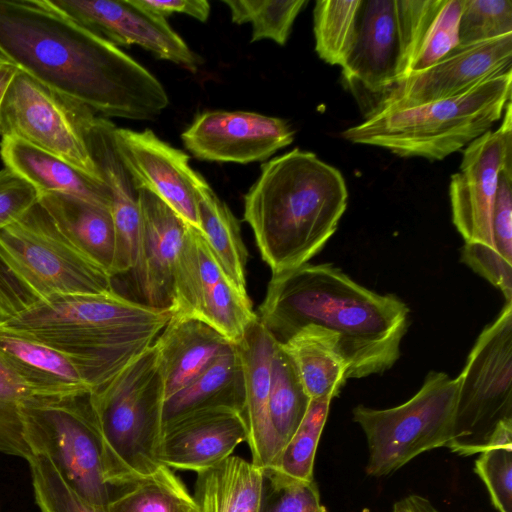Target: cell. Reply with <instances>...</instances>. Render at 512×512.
Segmentation results:
<instances>
[{
	"instance_id": "7c38bea8",
	"label": "cell",
	"mask_w": 512,
	"mask_h": 512,
	"mask_svg": "<svg viewBox=\"0 0 512 512\" xmlns=\"http://www.w3.org/2000/svg\"><path fill=\"white\" fill-rule=\"evenodd\" d=\"M95 115L18 70L3 102L1 136L58 156L103 182L86 142L88 124Z\"/></svg>"
},
{
	"instance_id": "f546056e",
	"label": "cell",
	"mask_w": 512,
	"mask_h": 512,
	"mask_svg": "<svg viewBox=\"0 0 512 512\" xmlns=\"http://www.w3.org/2000/svg\"><path fill=\"white\" fill-rule=\"evenodd\" d=\"M310 402L292 360L277 343L271 360L269 390V415L277 458L301 424Z\"/></svg>"
},
{
	"instance_id": "d4e9b609",
	"label": "cell",
	"mask_w": 512,
	"mask_h": 512,
	"mask_svg": "<svg viewBox=\"0 0 512 512\" xmlns=\"http://www.w3.org/2000/svg\"><path fill=\"white\" fill-rule=\"evenodd\" d=\"M38 202L75 248L115 277V229L108 207L62 194H41Z\"/></svg>"
},
{
	"instance_id": "836d02e7",
	"label": "cell",
	"mask_w": 512,
	"mask_h": 512,
	"mask_svg": "<svg viewBox=\"0 0 512 512\" xmlns=\"http://www.w3.org/2000/svg\"><path fill=\"white\" fill-rule=\"evenodd\" d=\"M235 24L250 23L251 42L264 39L285 45L293 23L307 0H222Z\"/></svg>"
},
{
	"instance_id": "f1b7e54d",
	"label": "cell",
	"mask_w": 512,
	"mask_h": 512,
	"mask_svg": "<svg viewBox=\"0 0 512 512\" xmlns=\"http://www.w3.org/2000/svg\"><path fill=\"white\" fill-rule=\"evenodd\" d=\"M198 215L201 233L217 263L234 287L248 296V251L241 236L240 223L206 180L198 187Z\"/></svg>"
},
{
	"instance_id": "8fae6325",
	"label": "cell",
	"mask_w": 512,
	"mask_h": 512,
	"mask_svg": "<svg viewBox=\"0 0 512 512\" xmlns=\"http://www.w3.org/2000/svg\"><path fill=\"white\" fill-rule=\"evenodd\" d=\"M442 0H361L352 49L342 74L371 94L406 78Z\"/></svg>"
},
{
	"instance_id": "b9f144b4",
	"label": "cell",
	"mask_w": 512,
	"mask_h": 512,
	"mask_svg": "<svg viewBox=\"0 0 512 512\" xmlns=\"http://www.w3.org/2000/svg\"><path fill=\"white\" fill-rule=\"evenodd\" d=\"M38 200L32 185L6 167L0 170V230L18 221Z\"/></svg>"
},
{
	"instance_id": "30bf717a",
	"label": "cell",
	"mask_w": 512,
	"mask_h": 512,
	"mask_svg": "<svg viewBox=\"0 0 512 512\" xmlns=\"http://www.w3.org/2000/svg\"><path fill=\"white\" fill-rule=\"evenodd\" d=\"M457 380L454 433L447 448L471 456L501 422L512 420V302L480 333Z\"/></svg>"
},
{
	"instance_id": "5bb4252c",
	"label": "cell",
	"mask_w": 512,
	"mask_h": 512,
	"mask_svg": "<svg viewBox=\"0 0 512 512\" xmlns=\"http://www.w3.org/2000/svg\"><path fill=\"white\" fill-rule=\"evenodd\" d=\"M512 104L509 101L497 130L469 143L460 171L451 176L449 194L453 224L465 243L493 249L492 212L500 173L512 167Z\"/></svg>"
},
{
	"instance_id": "52a82bcc",
	"label": "cell",
	"mask_w": 512,
	"mask_h": 512,
	"mask_svg": "<svg viewBox=\"0 0 512 512\" xmlns=\"http://www.w3.org/2000/svg\"><path fill=\"white\" fill-rule=\"evenodd\" d=\"M104 456L105 478L116 492L162 464L165 391L153 346L91 392Z\"/></svg>"
},
{
	"instance_id": "ffe728a7",
	"label": "cell",
	"mask_w": 512,
	"mask_h": 512,
	"mask_svg": "<svg viewBox=\"0 0 512 512\" xmlns=\"http://www.w3.org/2000/svg\"><path fill=\"white\" fill-rule=\"evenodd\" d=\"M247 438L241 412L230 408L198 411L164 427L159 461L170 469L197 473L231 456Z\"/></svg>"
},
{
	"instance_id": "ba28073f",
	"label": "cell",
	"mask_w": 512,
	"mask_h": 512,
	"mask_svg": "<svg viewBox=\"0 0 512 512\" xmlns=\"http://www.w3.org/2000/svg\"><path fill=\"white\" fill-rule=\"evenodd\" d=\"M91 392L29 397L20 406L23 436L32 455L47 456L83 497L108 505L116 490L105 478Z\"/></svg>"
},
{
	"instance_id": "277c9868",
	"label": "cell",
	"mask_w": 512,
	"mask_h": 512,
	"mask_svg": "<svg viewBox=\"0 0 512 512\" xmlns=\"http://www.w3.org/2000/svg\"><path fill=\"white\" fill-rule=\"evenodd\" d=\"M173 314L115 291L56 297L2 324L68 355L94 391L151 347Z\"/></svg>"
},
{
	"instance_id": "ab89813d",
	"label": "cell",
	"mask_w": 512,
	"mask_h": 512,
	"mask_svg": "<svg viewBox=\"0 0 512 512\" xmlns=\"http://www.w3.org/2000/svg\"><path fill=\"white\" fill-rule=\"evenodd\" d=\"M265 473V486L260 512H328L320 501L315 481H287L270 471Z\"/></svg>"
},
{
	"instance_id": "3957f363",
	"label": "cell",
	"mask_w": 512,
	"mask_h": 512,
	"mask_svg": "<svg viewBox=\"0 0 512 512\" xmlns=\"http://www.w3.org/2000/svg\"><path fill=\"white\" fill-rule=\"evenodd\" d=\"M348 191L341 172L295 148L261 166L244 197L243 220L272 274L317 255L335 233Z\"/></svg>"
},
{
	"instance_id": "e575fe53",
	"label": "cell",
	"mask_w": 512,
	"mask_h": 512,
	"mask_svg": "<svg viewBox=\"0 0 512 512\" xmlns=\"http://www.w3.org/2000/svg\"><path fill=\"white\" fill-rule=\"evenodd\" d=\"M475 461L498 512H512V420L501 422Z\"/></svg>"
},
{
	"instance_id": "44dd1931",
	"label": "cell",
	"mask_w": 512,
	"mask_h": 512,
	"mask_svg": "<svg viewBox=\"0 0 512 512\" xmlns=\"http://www.w3.org/2000/svg\"><path fill=\"white\" fill-rule=\"evenodd\" d=\"M277 342L257 319L235 344L245 383L244 418L251 463L264 471L277 459L276 441L269 415L271 360Z\"/></svg>"
},
{
	"instance_id": "4fadbf2b",
	"label": "cell",
	"mask_w": 512,
	"mask_h": 512,
	"mask_svg": "<svg viewBox=\"0 0 512 512\" xmlns=\"http://www.w3.org/2000/svg\"><path fill=\"white\" fill-rule=\"evenodd\" d=\"M173 313L201 320L237 344L258 319L249 296L223 272L198 229L189 226L174 270Z\"/></svg>"
},
{
	"instance_id": "2e32d148",
	"label": "cell",
	"mask_w": 512,
	"mask_h": 512,
	"mask_svg": "<svg viewBox=\"0 0 512 512\" xmlns=\"http://www.w3.org/2000/svg\"><path fill=\"white\" fill-rule=\"evenodd\" d=\"M49 6L84 29L119 46L138 45L157 58L173 62L191 72L199 57L170 27L166 18L154 14L134 0H46Z\"/></svg>"
},
{
	"instance_id": "4316f807",
	"label": "cell",
	"mask_w": 512,
	"mask_h": 512,
	"mask_svg": "<svg viewBox=\"0 0 512 512\" xmlns=\"http://www.w3.org/2000/svg\"><path fill=\"white\" fill-rule=\"evenodd\" d=\"M193 497L199 512H260L264 470L239 456L196 473Z\"/></svg>"
},
{
	"instance_id": "74e56055",
	"label": "cell",
	"mask_w": 512,
	"mask_h": 512,
	"mask_svg": "<svg viewBox=\"0 0 512 512\" xmlns=\"http://www.w3.org/2000/svg\"><path fill=\"white\" fill-rule=\"evenodd\" d=\"M461 11L462 0H442L411 62L408 76L436 64L459 45Z\"/></svg>"
},
{
	"instance_id": "f35d334b",
	"label": "cell",
	"mask_w": 512,
	"mask_h": 512,
	"mask_svg": "<svg viewBox=\"0 0 512 512\" xmlns=\"http://www.w3.org/2000/svg\"><path fill=\"white\" fill-rule=\"evenodd\" d=\"M512 33L511 0H462L459 45H472Z\"/></svg>"
},
{
	"instance_id": "484cf974",
	"label": "cell",
	"mask_w": 512,
	"mask_h": 512,
	"mask_svg": "<svg viewBox=\"0 0 512 512\" xmlns=\"http://www.w3.org/2000/svg\"><path fill=\"white\" fill-rule=\"evenodd\" d=\"M245 383L236 345H230L214 362L183 389L168 397L163 405V429L189 414L230 408L243 414Z\"/></svg>"
},
{
	"instance_id": "1f68e13d",
	"label": "cell",
	"mask_w": 512,
	"mask_h": 512,
	"mask_svg": "<svg viewBox=\"0 0 512 512\" xmlns=\"http://www.w3.org/2000/svg\"><path fill=\"white\" fill-rule=\"evenodd\" d=\"M331 400L327 397L311 400L296 432L281 450L274 465L265 471H270L287 481H314L315 454Z\"/></svg>"
},
{
	"instance_id": "d6986e66",
	"label": "cell",
	"mask_w": 512,
	"mask_h": 512,
	"mask_svg": "<svg viewBox=\"0 0 512 512\" xmlns=\"http://www.w3.org/2000/svg\"><path fill=\"white\" fill-rule=\"evenodd\" d=\"M138 192L141 239L131 272L142 303L173 311L175 264L190 225L148 190Z\"/></svg>"
},
{
	"instance_id": "5b68a950",
	"label": "cell",
	"mask_w": 512,
	"mask_h": 512,
	"mask_svg": "<svg viewBox=\"0 0 512 512\" xmlns=\"http://www.w3.org/2000/svg\"><path fill=\"white\" fill-rule=\"evenodd\" d=\"M112 279L68 241L39 202L0 230V323L56 297L113 293Z\"/></svg>"
},
{
	"instance_id": "9c48e42d",
	"label": "cell",
	"mask_w": 512,
	"mask_h": 512,
	"mask_svg": "<svg viewBox=\"0 0 512 512\" xmlns=\"http://www.w3.org/2000/svg\"><path fill=\"white\" fill-rule=\"evenodd\" d=\"M458 380L430 371L408 401L396 407L373 409L362 404L352 410L368 445L366 473H394L419 454L447 447L453 438Z\"/></svg>"
},
{
	"instance_id": "d6a6232c",
	"label": "cell",
	"mask_w": 512,
	"mask_h": 512,
	"mask_svg": "<svg viewBox=\"0 0 512 512\" xmlns=\"http://www.w3.org/2000/svg\"><path fill=\"white\" fill-rule=\"evenodd\" d=\"M361 0H319L314 17L315 50L330 65L343 66L354 43Z\"/></svg>"
},
{
	"instance_id": "cb8c5ba5",
	"label": "cell",
	"mask_w": 512,
	"mask_h": 512,
	"mask_svg": "<svg viewBox=\"0 0 512 512\" xmlns=\"http://www.w3.org/2000/svg\"><path fill=\"white\" fill-rule=\"evenodd\" d=\"M0 156L10 169L41 194H62L110 209L104 183L74 165L23 141L2 137Z\"/></svg>"
},
{
	"instance_id": "bcb514c9",
	"label": "cell",
	"mask_w": 512,
	"mask_h": 512,
	"mask_svg": "<svg viewBox=\"0 0 512 512\" xmlns=\"http://www.w3.org/2000/svg\"><path fill=\"white\" fill-rule=\"evenodd\" d=\"M18 68L12 63L0 64V136H1V112L6 93L12 83Z\"/></svg>"
},
{
	"instance_id": "ee69618b",
	"label": "cell",
	"mask_w": 512,
	"mask_h": 512,
	"mask_svg": "<svg viewBox=\"0 0 512 512\" xmlns=\"http://www.w3.org/2000/svg\"><path fill=\"white\" fill-rule=\"evenodd\" d=\"M140 7L164 18L173 13H182L205 22L210 14V4L206 0H134Z\"/></svg>"
},
{
	"instance_id": "7a4b0ae2",
	"label": "cell",
	"mask_w": 512,
	"mask_h": 512,
	"mask_svg": "<svg viewBox=\"0 0 512 512\" xmlns=\"http://www.w3.org/2000/svg\"><path fill=\"white\" fill-rule=\"evenodd\" d=\"M256 314L278 344L309 325L337 335L347 379L389 370L409 326L401 299L369 290L331 264L305 263L272 274Z\"/></svg>"
},
{
	"instance_id": "ac0fdd59",
	"label": "cell",
	"mask_w": 512,
	"mask_h": 512,
	"mask_svg": "<svg viewBox=\"0 0 512 512\" xmlns=\"http://www.w3.org/2000/svg\"><path fill=\"white\" fill-rule=\"evenodd\" d=\"M294 134L281 118L249 111H208L194 119L181 139L198 159L247 164L287 147Z\"/></svg>"
},
{
	"instance_id": "7bdbcfd3",
	"label": "cell",
	"mask_w": 512,
	"mask_h": 512,
	"mask_svg": "<svg viewBox=\"0 0 512 512\" xmlns=\"http://www.w3.org/2000/svg\"><path fill=\"white\" fill-rule=\"evenodd\" d=\"M492 234L495 250L512 262V167L499 176L492 212Z\"/></svg>"
},
{
	"instance_id": "4dcf8cb0",
	"label": "cell",
	"mask_w": 512,
	"mask_h": 512,
	"mask_svg": "<svg viewBox=\"0 0 512 512\" xmlns=\"http://www.w3.org/2000/svg\"><path fill=\"white\" fill-rule=\"evenodd\" d=\"M108 507L111 512H199L193 495L165 465L150 476L119 489Z\"/></svg>"
},
{
	"instance_id": "6da1fadb",
	"label": "cell",
	"mask_w": 512,
	"mask_h": 512,
	"mask_svg": "<svg viewBox=\"0 0 512 512\" xmlns=\"http://www.w3.org/2000/svg\"><path fill=\"white\" fill-rule=\"evenodd\" d=\"M0 51L36 81L105 117L153 120L169 104L146 68L46 0H0Z\"/></svg>"
},
{
	"instance_id": "f6af8a7d",
	"label": "cell",
	"mask_w": 512,
	"mask_h": 512,
	"mask_svg": "<svg viewBox=\"0 0 512 512\" xmlns=\"http://www.w3.org/2000/svg\"><path fill=\"white\" fill-rule=\"evenodd\" d=\"M392 512H439L432 503L420 496L409 495L395 502Z\"/></svg>"
},
{
	"instance_id": "60d3db41",
	"label": "cell",
	"mask_w": 512,
	"mask_h": 512,
	"mask_svg": "<svg viewBox=\"0 0 512 512\" xmlns=\"http://www.w3.org/2000/svg\"><path fill=\"white\" fill-rule=\"evenodd\" d=\"M461 260L503 293L512 302V262L495 249L481 243H465Z\"/></svg>"
},
{
	"instance_id": "8d00e7d4",
	"label": "cell",
	"mask_w": 512,
	"mask_h": 512,
	"mask_svg": "<svg viewBox=\"0 0 512 512\" xmlns=\"http://www.w3.org/2000/svg\"><path fill=\"white\" fill-rule=\"evenodd\" d=\"M33 395L0 360V452L26 461L32 452L23 436L20 406Z\"/></svg>"
},
{
	"instance_id": "603a6c76",
	"label": "cell",
	"mask_w": 512,
	"mask_h": 512,
	"mask_svg": "<svg viewBox=\"0 0 512 512\" xmlns=\"http://www.w3.org/2000/svg\"><path fill=\"white\" fill-rule=\"evenodd\" d=\"M0 360L35 395L92 391L68 355L2 323Z\"/></svg>"
},
{
	"instance_id": "7402d4cb",
	"label": "cell",
	"mask_w": 512,
	"mask_h": 512,
	"mask_svg": "<svg viewBox=\"0 0 512 512\" xmlns=\"http://www.w3.org/2000/svg\"><path fill=\"white\" fill-rule=\"evenodd\" d=\"M232 344L205 322L173 314L152 344L165 399L192 382Z\"/></svg>"
},
{
	"instance_id": "8992f818",
	"label": "cell",
	"mask_w": 512,
	"mask_h": 512,
	"mask_svg": "<svg viewBox=\"0 0 512 512\" xmlns=\"http://www.w3.org/2000/svg\"><path fill=\"white\" fill-rule=\"evenodd\" d=\"M512 70L453 98L369 114L342 136L401 157L443 160L489 131L511 101Z\"/></svg>"
},
{
	"instance_id": "83f0119b",
	"label": "cell",
	"mask_w": 512,
	"mask_h": 512,
	"mask_svg": "<svg viewBox=\"0 0 512 512\" xmlns=\"http://www.w3.org/2000/svg\"><path fill=\"white\" fill-rule=\"evenodd\" d=\"M280 345L292 360L311 400L338 396L347 380V365L337 335L309 325Z\"/></svg>"
},
{
	"instance_id": "e0dca14e",
	"label": "cell",
	"mask_w": 512,
	"mask_h": 512,
	"mask_svg": "<svg viewBox=\"0 0 512 512\" xmlns=\"http://www.w3.org/2000/svg\"><path fill=\"white\" fill-rule=\"evenodd\" d=\"M119 156L137 188L157 196L187 224L200 230L198 187L205 180L183 151L162 141L151 130L114 129Z\"/></svg>"
},
{
	"instance_id": "d590c367",
	"label": "cell",
	"mask_w": 512,
	"mask_h": 512,
	"mask_svg": "<svg viewBox=\"0 0 512 512\" xmlns=\"http://www.w3.org/2000/svg\"><path fill=\"white\" fill-rule=\"evenodd\" d=\"M27 462L40 512H111L108 505L95 504L83 497L47 456L33 454Z\"/></svg>"
},
{
	"instance_id": "9a60e30c",
	"label": "cell",
	"mask_w": 512,
	"mask_h": 512,
	"mask_svg": "<svg viewBox=\"0 0 512 512\" xmlns=\"http://www.w3.org/2000/svg\"><path fill=\"white\" fill-rule=\"evenodd\" d=\"M511 64L512 33L472 45H458L431 67L376 94L379 100L369 114L456 97L511 71Z\"/></svg>"
},
{
	"instance_id": "7dc6e473",
	"label": "cell",
	"mask_w": 512,
	"mask_h": 512,
	"mask_svg": "<svg viewBox=\"0 0 512 512\" xmlns=\"http://www.w3.org/2000/svg\"><path fill=\"white\" fill-rule=\"evenodd\" d=\"M3 63H10V62L6 59V57L0 51V64H3Z\"/></svg>"
}]
</instances>
